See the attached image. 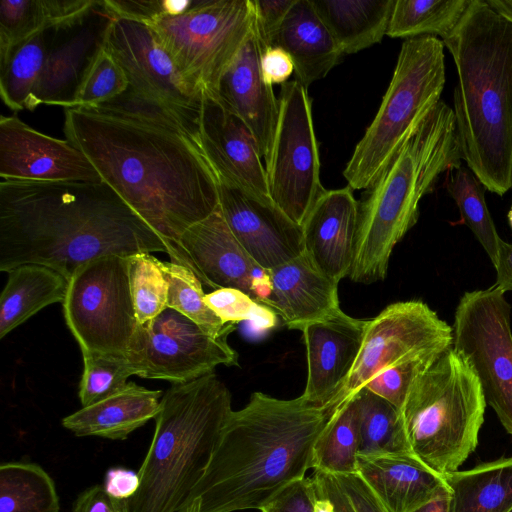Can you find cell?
Returning a JSON list of instances; mask_svg holds the SVG:
<instances>
[{
  "mask_svg": "<svg viewBox=\"0 0 512 512\" xmlns=\"http://www.w3.org/2000/svg\"><path fill=\"white\" fill-rule=\"evenodd\" d=\"M63 131L180 264L181 235L219 206L217 178L189 131L80 108L65 110Z\"/></svg>",
  "mask_w": 512,
  "mask_h": 512,
  "instance_id": "6da1fadb",
  "label": "cell"
},
{
  "mask_svg": "<svg viewBox=\"0 0 512 512\" xmlns=\"http://www.w3.org/2000/svg\"><path fill=\"white\" fill-rule=\"evenodd\" d=\"M164 252L163 239L104 182H0V270L49 267L68 281L107 255Z\"/></svg>",
  "mask_w": 512,
  "mask_h": 512,
  "instance_id": "7a4b0ae2",
  "label": "cell"
},
{
  "mask_svg": "<svg viewBox=\"0 0 512 512\" xmlns=\"http://www.w3.org/2000/svg\"><path fill=\"white\" fill-rule=\"evenodd\" d=\"M336 409L302 396L286 400L254 392L242 409L231 412L186 505L200 498V512L260 510L306 477L315 444Z\"/></svg>",
  "mask_w": 512,
  "mask_h": 512,
  "instance_id": "3957f363",
  "label": "cell"
},
{
  "mask_svg": "<svg viewBox=\"0 0 512 512\" xmlns=\"http://www.w3.org/2000/svg\"><path fill=\"white\" fill-rule=\"evenodd\" d=\"M458 76L453 114L467 168L486 190L512 188V22L486 0H471L441 39Z\"/></svg>",
  "mask_w": 512,
  "mask_h": 512,
  "instance_id": "277c9868",
  "label": "cell"
},
{
  "mask_svg": "<svg viewBox=\"0 0 512 512\" xmlns=\"http://www.w3.org/2000/svg\"><path fill=\"white\" fill-rule=\"evenodd\" d=\"M452 107L440 100L359 202L356 248L349 278L372 284L386 278L391 254L416 224L421 199L441 174L461 166Z\"/></svg>",
  "mask_w": 512,
  "mask_h": 512,
  "instance_id": "5b68a950",
  "label": "cell"
},
{
  "mask_svg": "<svg viewBox=\"0 0 512 512\" xmlns=\"http://www.w3.org/2000/svg\"><path fill=\"white\" fill-rule=\"evenodd\" d=\"M231 393L214 373L172 384L138 470L128 512H179L203 477L231 412Z\"/></svg>",
  "mask_w": 512,
  "mask_h": 512,
  "instance_id": "8992f818",
  "label": "cell"
},
{
  "mask_svg": "<svg viewBox=\"0 0 512 512\" xmlns=\"http://www.w3.org/2000/svg\"><path fill=\"white\" fill-rule=\"evenodd\" d=\"M486 401L468 361L453 347L413 383L400 410L413 455L441 476L478 445Z\"/></svg>",
  "mask_w": 512,
  "mask_h": 512,
  "instance_id": "52a82bcc",
  "label": "cell"
},
{
  "mask_svg": "<svg viewBox=\"0 0 512 512\" xmlns=\"http://www.w3.org/2000/svg\"><path fill=\"white\" fill-rule=\"evenodd\" d=\"M444 48L443 41L433 36L402 43L379 109L343 171L351 189H367L441 100L446 81Z\"/></svg>",
  "mask_w": 512,
  "mask_h": 512,
  "instance_id": "ba28073f",
  "label": "cell"
},
{
  "mask_svg": "<svg viewBox=\"0 0 512 512\" xmlns=\"http://www.w3.org/2000/svg\"><path fill=\"white\" fill-rule=\"evenodd\" d=\"M195 96L216 98L220 80L248 39L253 0H193L179 14L145 22Z\"/></svg>",
  "mask_w": 512,
  "mask_h": 512,
  "instance_id": "9c48e42d",
  "label": "cell"
},
{
  "mask_svg": "<svg viewBox=\"0 0 512 512\" xmlns=\"http://www.w3.org/2000/svg\"><path fill=\"white\" fill-rule=\"evenodd\" d=\"M66 324L84 354L125 357L140 325L128 257L107 255L80 266L63 301Z\"/></svg>",
  "mask_w": 512,
  "mask_h": 512,
  "instance_id": "30bf717a",
  "label": "cell"
},
{
  "mask_svg": "<svg viewBox=\"0 0 512 512\" xmlns=\"http://www.w3.org/2000/svg\"><path fill=\"white\" fill-rule=\"evenodd\" d=\"M452 347L463 356L481 385L486 401L512 436L511 305L492 285L465 292L452 326Z\"/></svg>",
  "mask_w": 512,
  "mask_h": 512,
  "instance_id": "8fae6325",
  "label": "cell"
},
{
  "mask_svg": "<svg viewBox=\"0 0 512 512\" xmlns=\"http://www.w3.org/2000/svg\"><path fill=\"white\" fill-rule=\"evenodd\" d=\"M279 116L269 159L265 162L269 195L302 226L326 190L320 181V159L311 99L297 80L281 85Z\"/></svg>",
  "mask_w": 512,
  "mask_h": 512,
  "instance_id": "7c38bea8",
  "label": "cell"
},
{
  "mask_svg": "<svg viewBox=\"0 0 512 512\" xmlns=\"http://www.w3.org/2000/svg\"><path fill=\"white\" fill-rule=\"evenodd\" d=\"M226 339L209 335L185 315L166 308L139 325L126 359L133 375L182 384L219 365H238V354Z\"/></svg>",
  "mask_w": 512,
  "mask_h": 512,
  "instance_id": "4fadbf2b",
  "label": "cell"
},
{
  "mask_svg": "<svg viewBox=\"0 0 512 512\" xmlns=\"http://www.w3.org/2000/svg\"><path fill=\"white\" fill-rule=\"evenodd\" d=\"M452 343V326L423 301H400L386 306L367 320L360 353L337 405L380 371L411 359L442 354Z\"/></svg>",
  "mask_w": 512,
  "mask_h": 512,
  "instance_id": "5bb4252c",
  "label": "cell"
},
{
  "mask_svg": "<svg viewBox=\"0 0 512 512\" xmlns=\"http://www.w3.org/2000/svg\"><path fill=\"white\" fill-rule=\"evenodd\" d=\"M103 46L125 72L128 91L165 108L199 130L202 98L189 91L147 24L113 17Z\"/></svg>",
  "mask_w": 512,
  "mask_h": 512,
  "instance_id": "9a60e30c",
  "label": "cell"
},
{
  "mask_svg": "<svg viewBox=\"0 0 512 512\" xmlns=\"http://www.w3.org/2000/svg\"><path fill=\"white\" fill-rule=\"evenodd\" d=\"M180 265L201 282L216 289L240 290L264 304L271 293L268 270L259 266L241 246L218 208L190 226L178 241Z\"/></svg>",
  "mask_w": 512,
  "mask_h": 512,
  "instance_id": "2e32d148",
  "label": "cell"
},
{
  "mask_svg": "<svg viewBox=\"0 0 512 512\" xmlns=\"http://www.w3.org/2000/svg\"><path fill=\"white\" fill-rule=\"evenodd\" d=\"M217 182L220 211L235 238L259 266L270 270L304 253L302 226L271 198Z\"/></svg>",
  "mask_w": 512,
  "mask_h": 512,
  "instance_id": "e0dca14e",
  "label": "cell"
},
{
  "mask_svg": "<svg viewBox=\"0 0 512 512\" xmlns=\"http://www.w3.org/2000/svg\"><path fill=\"white\" fill-rule=\"evenodd\" d=\"M0 177L43 182H102L68 140L45 135L16 115L0 117Z\"/></svg>",
  "mask_w": 512,
  "mask_h": 512,
  "instance_id": "ac0fdd59",
  "label": "cell"
},
{
  "mask_svg": "<svg viewBox=\"0 0 512 512\" xmlns=\"http://www.w3.org/2000/svg\"><path fill=\"white\" fill-rule=\"evenodd\" d=\"M102 0L77 19L50 29L44 68L34 94L39 105L72 108L81 79L104 44L112 20Z\"/></svg>",
  "mask_w": 512,
  "mask_h": 512,
  "instance_id": "d6986e66",
  "label": "cell"
},
{
  "mask_svg": "<svg viewBox=\"0 0 512 512\" xmlns=\"http://www.w3.org/2000/svg\"><path fill=\"white\" fill-rule=\"evenodd\" d=\"M198 126L200 150L217 180L271 198L257 142L237 115L203 95Z\"/></svg>",
  "mask_w": 512,
  "mask_h": 512,
  "instance_id": "ffe728a7",
  "label": "cell"
},
{
  "mask_svg": "<svg viewBox=\"0 0 512 512\" xmlns=\"http://www.w3.org/2000/svg\"><path fill=\"white\" fill-rule=\"evenodd\" d=\"M367 320L341 311L302 329L307 378L302 397L308 402L336 409L337 399L361 350Z\"/></svg>",
  "mask_w": 512,
  "mask_h": 512,
  "instance_id": "44dd1931",
  "label": "cell"
},
{
  "mask_svg": "<svg viewBox=\"0 0 512 512\" xmlns=\"http://www.w3.org/2000/svg\"><path fill=\"white\" fill-rule=\"evenodd\" d=\"M263 51L255 20L248 39L223 74L214 99L247 125L266 162L275 138L279 100L261 74Z\"/></svg>",
  "mask_w": 512,
  "mask_h": 512,
  "instance_id": "7402d4cb",
  "label": "cell"
},
{
  "mask_svg": "<svg viewBox=\"0 0 512 512\" xmlns=\"http://www.w3.org/2000/svg\"><path fill=\"white\" fill-rule=\"evenodd\" d=\"M359 202L349 186L325 190L305 219L304 253L339 283L349 277L356 248Z\"/></svg>",
  "mask_w": 512,
  "mask_h": 512,
  "instance_id": "603a6c76",
  "label": "cell"
},
{
  "mask_svg": "<svg viewBox=\"0 0 512 512\" xmlns=\"http://www.w3.org/2000/svg\"><path fill=\"white\" fill-rule=\"evenodd\" d=\"M271 293L266 306L274 310L288 329L301 330L342 310L338 284L319 271L303 253L268 270Z\"/></svg>",
  "mask_w": 512,
  "mask_h": 512,
  "instance_id": "cb8c5ba5",
  "label": "cell"
},
{
  "mask_svg": "<svg viewBox=\"0 0 512 512\" xmlns=\"http://www.w3.org/2000/svg\"><path fill=\"white\" fill-rule=\"evenodd\" d=\"M357 474L388 512H412L448 487L413 454L358 455Z\"/></svg>",
  "mask_w": 512,
  "mask_h": 512,
  "instance_id": "d4e9b609",
  "label": "cell"
},
{
  "mask_svg": "<svg viewBox=\"0 0 512 512\" xmlns=\"http://www.w3.org/2000/svg\"><path fill=\"white\" fill-rule=\"evenodd\" d=\"M272 46L289 53L296 80L306 88L324 78L344 56L312 0L294 1Z\"/></svg>",
  "mask_w": 512,
  "mask_h": 512,
  "instance_id": "484cf974",
  "label": "cell"
},
{
  "mask_svg": "<svg viewBox=\"0 0 512 512\" xmlns=\"http://www.w3.org/2000/svg\"><path fill=\"white\" fill-rule=\"evenodd\" d=\"M162 397L160 390L128 382L112 396L64 417L62 425L79 437L125 440L134 430L156 418Z\"/></svg>",
  "mask_w": 512,
  "mask_h": 512,
  "instance_id": "4316f807",
  "label": "cell"
},
{
  "mask_svg": "<svg viewBox=\"0 0 512 512\" xmlns=\"http://www.w3.org/2000/svg\"><path fill=\"white\" fill-rule=\"evenodd\" d=\"M7 274L0 296V338L44 307L63 303L68 290V280L43 265L23 264Z\"/></svg>",
  "mask_w": 512,
  "mask_h": 512,
  "instance_id": "83f0119b",
  "label": "cell"
},
{
  "mask_svg": "<svg viewBox=\"0 0 512 512\" xmlns=\"http://www.w3.org/2000/svg\"><path fill=\"white\" fill-rule=\"evenodd\" d=\"M343 55L380 43L396 0H312Z\"/></svg>",
  "mask_w": 512,
  "mask_h": 512,
  "instance_id": "f1b7e54d",
  "label": "cell"
},
{
  "mask_svg": "<svg viewBox=\"0 0 512 512\" xmlns=\"http://www.w3.org/2000/svg\"><path fill=\"white\" fill-rule=\"evenodd\" d=\"M450 512H508L512 508V456L480 462L444 476Z\"/></svg>",
  "mask_w": 512,
  "mask_h": 512,
  "instance_id": "f546056e",
  "label": "cell"
},
{
  "mask_svg": "<svg viewBox=\"0 0 512 512\" xmlns=\"http://www.w3.org/2000/svg\"><path fill=\"white\" fill-rule=\"evenodd\" d=\"M96 3L97 0H2L0 60L33 35L77 19Z\"/></svg>",
  "mask_w": 512,
  "mask_h": 512,
  "instance_id": "4dcf8cb0",
  "label": "cell"
},
{
  "mask_svg": "<svg viewBox=\"0 0 512 512\" xmlns=\"http://www.w3.org/2000/svg\"><path fill=\"white\" fill-rule=\"evenodd\" d=\"M50 29L18 44L0 60V97L14 112L36 109L34 94L47 56Z\"/></svg>",
  "mask_w": 512,
  "mask_h": 512,
  "instance_id": "1f68e13d",
  "label": "cell"
},
{
  "mask_svg": "<svg viewBox=\"0 0 512 512\" xmlns=\"http://www.w3.org/2000/svg\"><path fill=\"white\" fill-rule=\"evenodd\" d=\"M354 396L359 420L358 455L413 454L397 407L366 387Z\"/></svg>",
  "mask_w": 512,
  "mask_h": 512,
  "instance_id": "d6a6232c",
  "label": "cell"
},
{
  "mask_svg": "<svg viewBox=\"0 0 512 512\" xmlns=\"http://www.w3.org/2000/svg\"><path fill=\"white\" fill-rule=\"evenodd\" d=\"M54 480L40 465L7 462L0 466V512H59Z\"/></svg>",
  "mask_w": 512,
  "mask_h": 512,
  "instance_id": "836d02e7",
  "label": "cell"
},
{
  "mask_svg": "<svg viewBox=\"0 0 512 512\" xmlns=\"http://www.w3.org/2000/svg\"><path fill=\"white\" fill-rule=\"evenodd\" d=\"M471 0H396L387 36L391 38L440 37L458 25Z\"/></svg>",
  "mask_w": 512,
  "mask_h": 512,
  "instance_id": "e575fe53",
  "label": "cell"
},
{
  "mask_svg": "<svg viewBox=\"0 0 512 512\" xmlns=\"http://www.w3.org/2000/svg\"><path fill=\"white\" fill-rule=\"evenodd\" d=\"M358 453V408L353 395L336 409L328 426L317 440L312 469L333 475L355 474Z\"/></svg>",
  "mask_w": 512,
  "mask_h": 512,
  "instance_id": "d590c367",
  "label": "cell"
},
{
  "mask_svg": "<svg viewBox=\"0 0 512 512\" xmlns=\"http://www.w3.org/2000/svg\"><path fill=\"white\" fill-rule=\"evenodd\" d=\"M445 187L459 209L462 222L493 264L501 238L485 201L486 188L468 168L462 166L448 172Z\"/></svg>",
  "mask_w": 512,
  "mask_h": 512,
  "instance_id": "8d00e7d4",
  "label": "cell"
},
{
  "mask_svg": "<svg viewBox=\"0 0 512 512\" xmlns=\"http://www.w3.org/2000/svg\"><path fill=\"white\" fill-rule=\"evenodd\" d=\"M168 284L167 307L185 315L214 337L228 336L235 324H224L205 302L202 282L189 268L159 261Z\"/></svg>",
  "mask_w": 512,
  "mask_h": 512,
  "instance_id": "74e56055",
  "label": "cell"
},
{
  "mask_svg": "<svg viewBox=\"0 0 512 512\" xmlns=\"http://www.w3.org/2000/svg\"><path fill=\"white\" fill-rule=\"evenodd\" d=\"M159 261L150 253L128 257L131 296L140 324L152 320L168 308V284Z\"/></svg>",
  "mask_w": 512,
  "mask_h": 512,
  "instance_id": "f35d334b",
  "label": "cell"
},
{
  "mask_svg": "<svg viewBox=\"0 0 512 512\" xmlns=\"http://www.w3.org/2000/svg\"><path fill=\"white\" fill-rule=\"evenodd\" d=\"M128 87L125 72L102 46L81 79L72 108H95L123 94Z\"/></svg>",
  "mask_w": 512,
  "mask_h": 512,
  "instance_id": "ab89813d",
  "label": "cell"
},
{
  "mask_svg": "<svg viewBox=\"0 0 512 512\" xmlns=\"http://www.w3.org/2000/svg\"><path fill=\"white\" fill-rule=\"evenodd\" d=\"M84 369L79 384L82 407L90 406L119 392L133 375L125 357L84 354Z\"/></svg>",
  "mask_w": 512,
  "mask_h": 512,
  "instance_id": "60d3db41",
  "label": "cell"
},
{
  "mask_svg": "<svg viewBox=\"0 0 512 512\" xmlns=\"http://www.w3.org/2000/svg\"><path fill=\"white\" fill-rule=\"evenodd\" d=\"M205 302L224 324L250 322L258 331L277 324V313L248 294L232 288H221L205 294Z\"/></svg>",
  "mask_w": 512,
  "mask_h": 512,
  "instance_id": "b9f144b4",
  "label": "cell"
},
{
  "mask_svg": "<svg viewBox=\"0 0 512 512\" xmlns=\"http://www.w3.org/2000/svg\"><path fill=\"white\" fill-rule=\"evenodd\" d=\"M440 355H427L392 365L373 376L363 387L401 410L415 380Z\"/></svg>",
  "mask_w": 512,
  "mask_h": 512,
  "instance_id": "7bdbcfd3",
  "label": "cell"
},
{
  "mask_svg": "<svg viewBox=\"0 0 512 512\" xmlns=\"http://www.w3.org/2000/svg\"><path fill=\"white\" fill-rule=\"evenodd\" d=\"M106 11L113 17L147 22L162 14H179L187 10V0H102Z\"/></svg>",
  "mask_w": 512,
  "mask_h": 512,
  "instance_id": "ee69618b",
  "label": "cell"
},
{
  "mask_svg": "<svg viewBox=\"0 0 512 512\" xmlns=\"http://www.w3.org/2000/svg\"><path fill=\"white\" fill-rule=\"evenodd\" d=\"M318 494L312 477L296 480L263 506L261 512H316Z\"/></svg>",
  "mask_w": 512,
  "mask_h": 512,
  "instance_id": "f6af8a7d",
  "label": "cell"
},
{
  "mask_svg": "<svg viewBox=\"0 0 512 512\" xmlns=\"http://www.w3.org/2000/svg\"><path fill=\"white\" fill-rule=\"evenodd\" d=\"M294 1L253 0L256 27L264 50L273 45V40Z\"/></svg>",
  "mask_w": 512,
  "mask_h": 512,
  "instance_id": "bcb514c9",
  "label": "cell"
},
{
  "mask_svg": "<svg viewBox=\"0 0 512 512\" xmlns=\"http://www.w3.org/2000/svg\"><path fill=\"white\" fill-rule=\"evenodd\" d=\"M334 477L349 500L354 512H388L357 473L334 475Z\"/></svg>",
  "mask_w": 512,
  "mask_h": 512,
  "instance_id": "7dc6e473",
  "label": "cell"
},
{
  "mask_svg": "<svg viewBox=\"0 0 512 512\" xmlns=\"http://www.w3.org/2000/svg\"><path fill=\"white\" fill-rule=\"evenodd\" d=\"M263 80L269 84H284L295 72L294 62L284 49L278 46L266 48L260 58Z\"/></svg>",
  "mask_w": 512,
  "mask_h": 512,
  "instance_id": "c3c4849f",
  "label": "cell"
},
{
  "mask_svg": "<svg viewBox=\"0 0 512 512\" xmlns=\"http://www.w3.org/2000/svg\"><path fill=\"white\" fill-rule=\"evenodd\" d=\"M72 512H128L126 500L110 496L103 485H93L76 498Z\"/></svg>",
  "mask_w": 512,
  "mask_h": 512,
  "instance_id": "681fc988",
  "label": "cell"
},
{
  "mask_svg": "<svg viewBox=\"0 0 512 512\" xmlns=\"http://www.w3.org/2000/svg\"><path fill=\"white\" fill-rule=\"evenodd\" d=\"M139 486V474L134 470L112 467L105 473L103 487L113 498L128 500L134 496Z\"/></svg>",
  "mask_w": 512,
  "mask_h": 512,
  "instance_id": "f907efd6",
  "label": "cell"
},
{
  "mask_svg": "<svg viewBox=\"0 0 512 512\" xmlns=\"http://www.w3.org/2000/svg\"><path fill=\"white\" fill-rule=\"evenodd\" d=\"M317 492L328 497L333 503L336 512H354L349 500L332 474L314 471L311 476Z\"/></svg>",
  "mask_w": 512,
  "mask_h": 512,
  "instance_id": "816d5d0a",
  "label": "cell"
},
{
  "mask_svg": "<svg viewBox=\"0 0 512 512\" xmlns=\"http://www.w3.org/2000/svg\"><path fill=\"white\" fill-rule=\"evenodd\" d=\"M493 265L496 271L494 286L503 292L512 291V243L501 239Z\"/></svg>",
  "mask_w": 512,
  "mask_h": 512,
  "instance_id": "f5cc1de1",
  "label": "cell"
},
{
  "mask_svg": "<svg viewBox=\"0 0 512 512\" xmlns=\"http://www.w3.org/2000/svg\"><path fill=\"white\" fill-rule=\"evenodd\" d=\"M451 491L449 487L442 489L433 499L416 508L412 512H450Z\"/></svg>",
  "mask_w": 512,
  "mask_h": 512,
  "instance_id": "db71d44e",
  "label": "cell"
},
{
  "mask_svg": "<svg viewBox=\"0 0 512 512\" xmlns=\"http://www.w3.org/2000/svg\"><path fill=\"white\" fill-rule=\"evenodd\" d=\"M499 14L512 22V0H486Z\"/></svg>",
  "mask_w": 512,
  "mask_h": 512,
  "instance_id": "11a10c76",
  "label": "cell"
},
{
  "mask_svg": "<svg viewBox=\"0 0 512 512\" xmlns=\"http://www.w3.org/2000/svg\"><path fill=\"white\" fill-rule=\"evenodd\" d=\"M316 512H336L331 500L325 495L317 492Z\"/></svg>",
  "mask_w": 512,
  "mask_h": 512,
  "instance_id": "9f6ffc18",
  "label": "cell"
},
{
  "mask_svg": "<svg viewBox=\"0 0 512 512\" xmlns=\"http://www.w3.org/2000/svg\"><path fill=\"white\" fill-rule=\"evenodd\" d=\"M200 498H196L189 502L182 510L179 512H200Z\"/></svg>",
  "mask_w": 512,
  "mask_h": 512,
  "instance_id": "6f0895ef",
  "label": "cell"
},
{
  "mask_svg": "<svg viewBox=\"0 0 512 512\" xmlns=\"http://www.w3.org/2000/svg\"><path fill=\"white\" fill-rule=\"evenodd\" d=\"M507 217H508L509 225H510V227H511V229H512V205H511V207H510V209H509V212H508Z\"/></svg>",
  "mask_w": 512,
  "mask_h": 512,
  "instance_id": "680465c9",
  "label": "cell"
},
{
  "mask_svg": "<svg viewBox=\"0 0 512 512\" xmlns=\"http://www.w3.org/2000/svg\"><path fill=\"white\" fill-rule=\"evenodd\" d=\"M508 512H512V508Z\"/></svg>",
  "mask_w": 512,
  "mask_h": 512,
  "instance_id": "91938a15",
  "label": "cell"
}]
</instances>
